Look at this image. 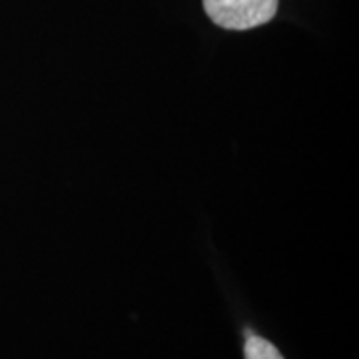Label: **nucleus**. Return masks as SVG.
<instances>
[{
  "label": "nucleus",
  "mask_w": 359,
  "mask_h": 359,
  "mask_svg": "<svg viewBox=\"0 0 359 359\" xmlns=\"http://www.w3.org/2000/svg\"><path fill=\"white\" fill-rule=\"evenodd\" d=\"M245 359H283L278 347L271 346L268 339L257 337V335H248L245 341Z\"/></svg>",
  "instance_id": "f03ea898"
},
{
  "label": "nucleus",
  "mask_w": 359,
  "mask_h": 359,
  "mask_svg": "<svg viewBox=\"0 0 359 359\" xmlns=\"http://www.w3.org/2000/svg\"><path fill=\"white\" fill-rule=\"evenodd\" d=\"M204 11L226 30H250L276 16L278 0H204Z\"/></svg>",
  "instance_id": "f257e3e1"
}]
</instances>
